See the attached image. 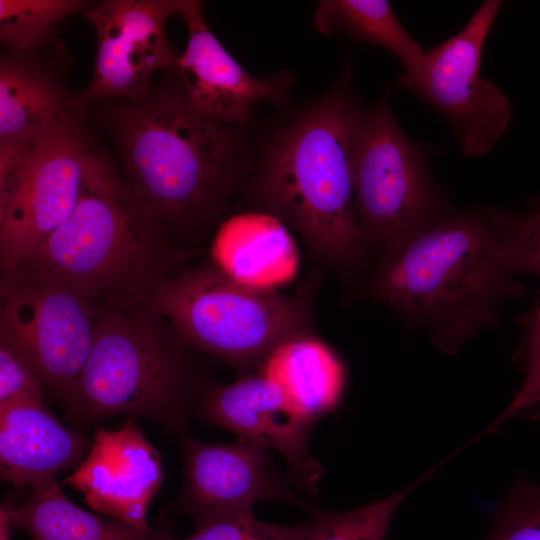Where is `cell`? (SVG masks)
Segmentation results:
<instances>
[{"instance_id": "6da1fadb", "label": "cell", "mask_w": 540, "mask_h": 540, "mask_svg": "<svg viewBox=\"0 0 540 540\" xmlns=\"http://www.w3.org/2000/svg\"><path fill=\"white\" fill-rule=\"evenodd\" d=\"M174 76L124 99L107 123L128 187L178 243H188L205 238L246 183L247 145L239 125L194 111Z\"/></svg>"}, {"instance_id": "7a4b0ae2", "label": "cell", "mask_w": 540, "mask_h": 540, "mask_svg": "<svg viewBox=\"0 0 540 540\" xmlns=\"http://www.w3.org/2000/svg\"><path fill=\"white\" fill-rule=\"evenodd\" d=\"M343 84L271 135L245 188L251 211L281 221L320 266L355 284L368 270L371 255L352 187L354 129L361 107Z\"/></svg>"}, {"instance_id": "3957f363", "label": "cell", "mask_w": 540, "mask_h": 540, "mask_svg": "<svg viewBox=\"0 0 540 540\" xmlns=\"http://www.w3.org/2000/svg\"><path fill=\"white\" fill-rule=\"evenodd\" d=\"M498 238L497 209L449 210L384 252L364 293L455 353L481 329L496 326L503 301L524 294L495 264Z\"/></svg>"}, {"instance_id": "277c9868", "label": "cell", "mask_w": 540, "mask_h": 540, "mask_svg": "<svg viewBox=\"0 0 540 540\" xmlns=\"http://www.w3.org/2000/svg\"><path fill=\"white\" fill-rule=\"evenodd\" d=\"M195 253L178 243L106 159L90 149L70 217L4 275L60 282L96 301H149Z\"/></svg>"}, {"instance_id": "5b68a950", "label": "cell", "mask_w": 540, "mask_h": 540, "mask_svg": "<svg viewBox=\"0 0 540 540\" xmlns=\"http://www.w3.org/2000/svg\"><path fill=\"white\" fill-rule=\"evenodd\" d=\"M172 324L148 301H98L92 348L67 419L85 427L114 416H141L183 431L200 376Z\"/></svg>"}, {"instance_id": "8992f818", "label": "cell", "mask_w": 540, "mask_h": 540, "mask_svg": "<svg viewBox=\"0 0 540 540\" xmlns=\"http://www.w3.org/2000/svg\"><path fill=\"white\" fill-rule=\"evenodd\" d=\"M316 281L287 295L240 282L209 258L162 281L148 302L188 348L243 375L257 370L280 345L316 335Z\"/></svg>"}, {"instance_id": "52a82bcc", "label": "cell", "mask_w": 540, "mask_h": 540, "mask_svg": "<svg viewBox=\"0 0 540 540\" xmlns=\"http://www.w3.org/2000/svg\"><path fill=\"white\" fill-rule=\"evenodd\" d=\"M352 187L360 231L378 258L449 211L424 149L400 128L386 97L358 112Z\"/></svg>"}, {"instance_id": "ba28073f", "label": "cell", "mask_w": 540, "mask_h": 540, "mask_svg": "<svg viewBox=\"0 0 540 540\" xmlns=\"http://www.w3.org/2000/svg\"><path fill=\"white\" fill-rule=\"evenodd\" d=\"M502 5L484 1L460 32L425 51L396 80L441 113L466 156L489 152L512 117L505 93L480 75L484 43Z\"/></svg>"}, {"instance_id": "9c48e42d", "label": "cell", "mask_w": 540, "mask_h": 540, "mask_svg": "<svg viewBox=\"0 0 540 540\" xmlns=\"http://www.w3.org/2000/svg\"><path fill=\"white\" fill-rule=\"evenodd\" d=\"M98 301L56 281L1 276L0 339L31 363L65 407L89 357Z\"/></svg>"}, {"instance_id": "30bf717a", "label": "cell", "mask_w": 540, "mask_h": 540, "mask_svg": "<svg viewBox=\"0 0 540 540\" xmlns=\"http://www.w3.org/2000/svg\"><path fill=\"white\" fill-rule=\"evenodd\" d=\"M89 151L78 119L0 171L1 275L29 257L70 217Z\"/></svg>"}, {"instance_id": "8fae6325", "label": "cell", "mask_w": 540, "mask_h": 540, "mask_svg": "<svg viewBox=\"0 0 540 540\" xmlns=\"http://www.w3.org/2000/svg\"><path fill=\"white\" fill-rule=\"evenodd\" d=\"M178 0H106L84 12L97 37L92 80L79 95L86 104L131 99L148 91L158 70H170L177 57L165 23L177 14Z\"/></svg>"}, {"instance_id": "7c38bea8", "label": "cell", "mask_w": 540, "mask_h": 540, "mask_svg": "<svg viewBox=\"0 0 540 540\" xmlns=\"http://www.w3.org/2000/svg\"><path fill=\"white\" fill-rule=\"evenodd\" d=\"M184 486L173 509L199 527L215 518L276 499L304 507L274 469L268 449L239 439L206 443L183 438Z\"/></svg>"}, {"instance_id": "4fadbf2b", "label": "cell", "mask_w": 540, "mask_h": 540, "mask_svg": "<svg viewBox=\"0 0 540 540\" xmlns=\"http://www.w3.org/2000/svg\"><path fill=\"white\" fill-rule=\"evenodd\" d=\"M208 422L266 449L287 461L292 481L317 492L322 468L308 452L310 422L271 379L258 372L239 375L225 385L206 389L198 400Z\"/></svg>"}, {"instance_id": "5bb4252c", "label": "cell", "mask_w": 540, "mask_h": 540, "mask_svg": "<svg viewBox=\"0 0 540 540\" xmlns=\"http://www.w3.org/2000/svg\"><path fill=\"white\" fill-rule=\"evenodd\" d=\"M188 41L176 68L185 98L197 113L216 121L243 125L259 101L285 100L293 77L280 71L266 78L248 73L210 31L200 1L178 0L177 14Z\"/></svg>"}, {"instance_id": "9a60e30c", "label": "cell", "mask_w": 540, "mask_h": 540, "mask_svg": "<svg viewBox=\"0 0 540 540\" xmlns=\"http://www.w3.org/2000/svg\"><path fill=\"white\" fill-rule=\"evenodd\" d=\"M162 481L160 453L128 417L116 430L97 427L88 454L63 484L97 513L150 532L147 511Z\"/></svg>"}, {"instance_id": "2e32d148", "label": "cell", "mask_w": 540, "mask_h": 540, "mask_svg": "<svg viewBox=\"0 0 540 540\" xmlns=\"http://www.w3.org/2000/svg\"><path fill=\"white\" fill-rule=\"evenodd\" d=\"M85 104L71 98L52 69L31 53L0 60V171L64 125L82 119Z\"/></svg>"}, {"instance_id": "e0dca14e", "label": "cell", "mask_w": 540, "mask_h": 540, "mask_svg": "<svg viewBox=\"0 0 540 540\" xmlns=\"http://www.w3.org/2000/svg\"><path fill=\"white\" fill-rule=\"evenodd\" d=\"M90 447V441L59 421L46 403L0 405V475L15 489L75 470Z\"/></svg>"}, {"instance_id": "ac0fdd59", "label": "cell", "mask_w": 540, "mask_h": 540, "mask_svg": "<svg viewBox=\"0 0 540 540\" xmlns=\"http://www.w3.org/2000/svg\"><path fill=\"white\" fill-rule=\"evenodd\" d=\"M256 372L274 381L312 423L338 406L346 380L340 358L317 335L280 345Z\"/></svg>"}, {"instance_id": "d6986e66", "label": "cell", "mask_w": 540, "mask_h": 540, "mask_svg": "<svg viewBox=\"0 0 540 540\" xmlns=\"http://www.w3.org/2000/svg\"><path fill=\"white\" fill-rule=\"evenodd\" d=\"M287 227L275 217L256 211L224 221L214 238L210 257L234 279L258 287L282 280L295 263Z\"/></svg>"}, {"instance_id": "ffe728a7", "label": "cell", "mask_w": 540, "mask_h": 540, "mask_svg": "<svg viewBox=\"0 0 540 540\" xmlns=\"http://www.w3.org/2000/svg\"><path fill=\"white\" fill-rule=\"evenodd\" d=\"M12 529L30 540H164L165 532H143L134 526L74 504L55 477L31 487L29 496L17 507L5 504Z\"/></svg>"}, {"instance_id": "44dd1931", "label": "cell", "mask_w": 540, "mask_h": 540, "mask_svg": "<svg viewBox=\"0 0 540 540\" xmlns=\"http://www.w3.org/2000/svg\"><path fill=\"white\" fill-rule=\"evenodd\" d=\"M317 31L343 32L357 40L393 53L406 69L415 65L425 50L406 31L392 6L384 0L319 1L313 18Z\"/></svg>"}, {"instance_id": "7402d4cb", "label": "cell", "mask_w": 540, "mask_h": 540, "mask_svg": "<svg viewBox=\"0 0 540 540\" xmlns=\"http://www.w3.org/2000/svg\"><path fill=\"white\" fill-rule=\"evenodd\" d=\"M89 6L83 0H0L1 43L11 53L36 52L58 21Z\"/></svg>"}, {"instance_id": "603a6c76", "label": "cell", "mask_w": 540, "mask_h": 540, "mask_svg": "<svg viewBox=\"0 0 540 540\" xmlns=\"http://www.w3.org/2000/svg\"><path fill=\"white\" fill-rule=\"evenodd\" d=\"M421 481L354 510L315 513L308 540H384L396 509Z\"/></svg>"}, {"instance_id": "cb8c5ba5", "label": "cell", "mask_w": 540, "mask_h": 540, "mask_svg": "<svg viewBox=\"0 0 540 540\" xmlns=\"http://www.w3.org/2000/svg\"><path fill=\"white\" fill-rule=\"evenodd\" d=\"M498 226L495 264L512 275L540 277V195L520 213L498 210Z\"/></svg>"}, {"instance_id": "d4e9b609", "label": "cell", "mask_w": 540, "mask_h": 540, "mask_svg": "<svg viewBox=\"0 0 540 540\" xmlns=\"http://www.w3.org/2000/svg\"><path fill=\"white\" fill-rule=\"evenodd\" d=\"M313 521L293 526L259 520L252 509H244L215 518L185 538L165 533L164 540H308Z\"/></svg>"}, {"instance_id": "484cf974", "label": "cell", "mask_w": 540, "mask_h": 540, "mask_svg": "<svg viewBox=\"0 0 540 540\" xmlns=\"http://www.w3.org/2000/svg\"><path fill=\"white\" fill-rule=\"evenodd\" d=\"M483 540H540V483L517 479L497 505Z\"/></svg>"}, {"instance_id": "4316f807", "label": "cell", "mask_w": 540, "mask_h": 540, "mask_svg": "<svg viewBox=\"0 0 540 540\" xmlns=\"http://www.w3.org/2000/svg\"><path fill=\"white\" fill-rule=\"evenodd\" d=\"M523 328L524 380L506 410L489 428L491 431L513 417L540 415V291L523 318Z\"/></svg>"}, {"instance_id": "83f0119b", "label": "cell", "mask_w": 540, "mask_h": 540, "mask_svg": "<svg viewBox=\"0 0 540 540\" xmlns=\"http://www.w3.org/2000/svg\"><path fill=\"white\" fill-rule=\"evenodd\" d=\"M46 387L27 358L0 339V405L45 402Z\"/></svg>"}, {"instance_id": "f1b7e54d", "label": "cell", "mask_w": 540, "mask_h": 540, "mask_svg": "<svg viewBox=\"0 0 540 540\" xmlns=\"http://www.w3.org/2000/svg\"><path fill=\"white\" fill-rule=\"evenodd\" d=\"M12 528L8 521L5 506L2 504L0 508V540H11Z\"/></svg>"}]
</instances>
